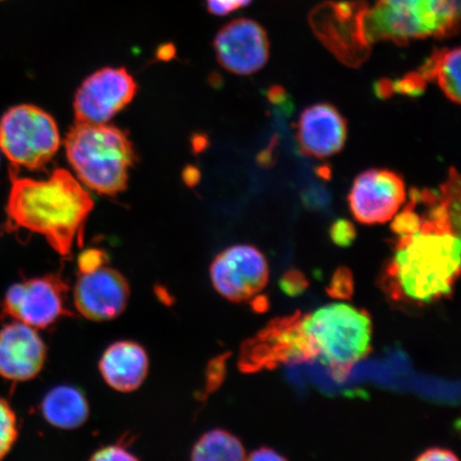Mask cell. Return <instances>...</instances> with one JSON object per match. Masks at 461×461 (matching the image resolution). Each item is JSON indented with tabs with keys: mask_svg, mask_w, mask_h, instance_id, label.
I'll list each match as a JSON object with an SVG mask.
<instances>
[{
	"mask_svg": "<svg viewBox=\"0 0 461 461\" xmlns=\"http://www.w3.org/2000/svg\"><path fill=\"white\" fill-rule=\"evenodd\" d=\"M460 248L457 230L422 218L418 232L397 236L379 285L391 301L418 307L451 297Z\"/></svg>",
	"mask_w": 461,
	"mask_h": 461,
	"instance_id": "cell-1",
	"label": "cell"
},
{
	"mask_svg": "<svg viewBox=\"0 0 461 461\" xmlns=\"http://www.w3.org/2000/svg\"><path fill=\"white\" fill-rule=\"evenodd\" d=\"M95 201L70 172L56 169L49 180L13 176L7 212L16 227L44 236L58 255L71 258L83 245Z\"/></svg>",
	"mask_w": 461,
	"mask_h": 461,
	"instance_id": "cell-2",
	"label": "cell"
},
{
	"mask_svg": "<svg viewBox=\"0 0 461 461\" xmlns=\"http://www.w3.org/2000/svg\"><path fill=\"white\" fill-rule=\"evenodd\" d=\"M302 327L314 362H320L338 382L371 353L373 322L366 310L331 303L302 313Z\"/></svg>",
	"mask_w": 461,
	"mask_h": 461,
	"instance_id": "cell-3",
	"label": "cell"
},
{
	"mask_svg": "<svg viewBox=\"0 0 461 461\" xmlns=\"http://www.w3.org/2000/svg\"><path fill=\"white\" fill-rule=\"evenodd\" d=\"M67 158L84 185L115 195L128 187L136 153L126 132L113 125L78 123L68 132Z\"/></svg>",
	"mask_w": 461,
	"mask_h": 461,
	"instance_id": "cell-4",
	"label": "cell"
},
{
	"mask_svg": "<svg viewBox=\"0 0 461 461\" xmlns=\"http://www.w3.org/2000/svg\"><path fill=\"white\" fill-rule=\"evenodd\" d=\"M363 25L371 44L446 39L459 32L460 0H377L367 5Z\"/></svg>",
	"mask_w": 461,
	"mask_h": 461,
	"instance_id": "cell-5",
	"label": "cell"
},
{
	"mask_svg": "<svg viewBox=\"0 0 461 461\" xmlns=\"http://www.w3.org/2000/svg\"><path fill=\"white\" fill-rule=\"evenodd\" d=\"M59 147L55 120L41 108L15 106L0 120V149L16 166L41 168L55 157Z\"/></svg>",
	"mask_w": 461,
	"mask_h": 461,
	"instance_id": "cell-6",
	"label": "cell"
},
{
	"mask_svg": "<svg viewBox=\"0 0 461 461\" xmlns=\"http://www.w3.org/2000/svg\"><path fill=\"white\" fill-rule=\"evenodd\" d=\"M366 2H327L315 8L310 23L316 36L339 60L358 67L370 54L371 43L366 36Z\"/></svg>",
	"mask_w": 461,
	"mask_h": 461,
	"instance_id": "cell-7",
	"label": "cell"
},
{
	"mask_svg": "<svg viewBox=\"0 0 461 461\" xmlns=\"http://www.w3.org/2000/svg\"><path fill=\"white\" fill-rule=\"evenodd\" d=\"M212 286L232 303H245L267 287L269 268L267 258L258 248L236 245L227 248L211 264Z\"/></svg>",
	"mask_w": 461,
	"mask_h": 461,
	"instance_id": "cell-8",
	"label": "cell"
},
{
	"mask_svg": "<svg viewBox=\"0 0 461 461\" xmlns=\"http://www.w3.org/2000/svg\"><path fill=\"white\" fill-rule=\"evenodd\" d=\"M138 86L124 68H104L80 85L74 99L78 123L104 124L134 100Z\"/></svg>",
	"mask_w": 461,
	"mask_h": 461,
	"instance_id": "cell-9",
	"label": "cell"
},
{
	"mask_svg": "<svg viewBox=\"0 0 461 461\" xmlns=\"http://www.w3.org/2000/svg\"><path fill=\"white\" fill-rule=\"evenodd\" d=\"M68 286L60 276L48 275L10 286L5 293L4 312L34 330H44L68 314Z\"/></svg>",
	"mask_w": 461,
	"mask_h": 461,
	"instance_id": "cell-10",
	"label": "cell"
},
{
	"mask_svg": "<svg viewBox=\"0 0 461 461\" xmlns=\"http://www.w3.org/2000/svg\"><path fill=\"white\" fill-rule=\"evenodd\" d=\"M406 200V185L394 171L371 169L357 176L348 202L351 214L363 224L391 221Z\"/></svg>",
	"mask_w": 461,
	"mask_h": 461,
	"instance_id": "cell-11",
	"label": "cell"
},
{
	"mask_svg": "<svg viewBox=\"0 0 461 461\" xmlns=\"http://www.w3.org/2000/svg\"><path fill=\"white\" fill-rule=\"evenodd\" d=\"M214 49L218 62L227 71L243 77L262 70L269 59L267 32L249 19L224 25L216 34Z\"/></svg>",
	"mask_w": 461,
	"mask_h": 461,
	"instance_id": "cell-12",
	"label": "cell"
},
{
	"mask_svg": "<svg viewBox=\"0 0 461 461\" xmlns=\"http://www.w3.org/2000/svg\"><path fill=\"white\" fill-rule=\"evenodd\" d=\"M130 285L125 276L104 267L80 274L73 291L75 308L85 319L109 321L117 319L128 307Z\"/></svg>",
	"mask_w": 461,
	"mask_h": 461,
	"instance_id": "cell-13",
	"label": "cell"
},
{
	"mask_svg": "<svg viewBox=\"0 0 461 461\" xmlns=\"http://www.w3.org/2000/svg\"><path fill=\"white\" fill-rule=\"evenodd\" d=\"M46 346L34 328L16 321L0 330V376L14 382L37 377L46 360Z\"/></svg>",
	"mask_w": 461,
	"mask_h": 461,
	"instance_id": "cell-14",
	"label": "cell"
},
{
	"mask_svg": "<svg viewBox=\"0 0 461 461\" xmlns=\"http://www.w3.org/2000/svg\"><path fill=\"white\" fill-rule=\"evenodd\" d=\"M348 136V122L331 104H315L305 108L299 118L297 140L308 157L327 158L339 154Z\"/></svg>",
	"mask_w": 461,
	"mask_h": 461,
	"instance_id": "cell-15",
	"label": "cell"
},
{
	"mask_svg": "<svg viewBox=\"0 0 461 461\" xmlns=\"http://www.w3.org/2000/svg\"><path fill=\"white\" fill-rule=\"evenodd\" d=\"M99 367L109 387L122 393H130L140 389L146 380L149 357L140 344L119 341L104 351Z\"/></svg>",
	"mask_w": 461,
	"mask_h": 461,
	"instance_id": "cell-16",
	"label": "cell"
},
{
	"mask_svg": "<svg viewBox=\"0 0 461 461\" xmlns=\"http://www.w3.org/2000/svg\"><path fill=\"white\" fill-rule=\"evenodd\" d=\"M90 407L83 392L72 385H58L45 395L42 414L54 428L79 429L89 418Z\"/></svg>",
	"mask_w": 461,
	"mask_h": 461,
	"instance_id": "cell-17",
	"label": "cell"
},
{
	"mask_svg": "<svg viewBox=\"0 0 461 461\" xmlns=\"http://www.w3.org/2000/svg\"><path fill=\"white\" fill-rule=\"evenodd\" d=\"M419 73L426 82L436 80L449 101L460 103V49L436 50Z\"/></svg>",
	"mask_w": 461,
	"mask_h": 461,
	"instance_id": "cell-18",
	"label": "cell"
},
{
	"mask_svg": "<svg viewBox=\"0 0 461 461\" xmlns=\"http://www.w3.org/2000/svg\"><path fill=\"white\" fill-rule=\"evenodd\" d=\"M246 458V449L239 438L219 429L205 432L192 449L194 461H241Z\"/></svg>",
	"mask_w": 461,
	"mask_h": 461,
	"instance_id": "cell-19",
	"label": "cell"
},
{
	"mask_svg": "<svg viewBox=\"0 0 461 461\" xmlns=\"http://www.w3.org/2000/svg\"><path fill=\"white\" fill-rule=\"evenodd\" d=\"M19 436L16 416L10 403L0 397V459L7 455Z\"/></svg>",
	"mask_w": 461,
	"mask_h": 461,
	"instance_id": "cell-20",
	"label": "cell"
},
{
	"mask_svg": "<svg viewBox=\"0 0 461 461\" xmlns=\"http://www.w3.org/2000/svg\"><path fill=\"white\" fill-rule=\"evenodd\" d=\"M391 229L397 236L413 234L418 232L422 222V218L419 214L416 205L411 200L409 203L403 207L399 215H395Z\"/></svg>",
	"mask_w": 461,
	"mask_h": 461,
	"instance_id": "cell-21",
	"label": "cell"
},
{
	"mask_svg": "<svg viewBox=\"0 0 461 461\" xmlns=\"http://www.w3.org/2000/svg\"><path fill=\"white\" fill-rule=\"evenodd\" d=\"M327 294L334 299H349L354 294V278L350 270L339 267L333 274Z\"/></svg>",
	"mask_w": 461,
	"mask_h": 461,
	"instance_id": "cell-22",
	"label": "cell"
},
{
	"mask_svg": "<svg viewBox=\"0 0 461 461\" xmlns=\"http://www.w3.org/2000/svg\"><path fill=\"white\" fill-rule=\"evenodd\" d=\"M282 291L288 296L295 297L301 295L309 286L308 279L299 270H288L280 280Z\"/></svg>",
	"mask_w": 461,
	"mask_h": 461,
	"instance_id": "cell-23",
	"label": "cell"
},
{
	"mask_svg": "<svg viewBox=\"0 0 461 461\" xmlns=\"http://www.w3.org/2000/svg\"><path fill=\"white\" fill-rule=\"evenodd\" d=\"M426 80L420 77V73H411L400 79L399 82L392 83L393 92L407 95H419L425 89Z\"/></svg>",
	"mask_w": 461,
	"mask_h": 461,
	"instance_id": "cell-24",
	"label": "cell"
},
{
	"mask_svg": "<svg viewBox=\"0 0 461 461\" xmlns=\"http://www.w3.org/2000/svg\"><path fill=\"white\" fill-rule=\"evenodd\" d=\"M354 224L345 219L334 222L330 229V236L334 244L339 247H349L356 239Z\"/></svg>",
	"mask_w": 461,
	"mask_h": 461,
	"instance_id": "cell-25",
	"label": "cell"
},
{
	"mask_svg": "<svg viewBox=\"0 0 461 461\" xmlns=\"http://www.w3.org/2000/svg\"><path fill=\"white\" fill-rule=\"evenodd\" d=\"M206 9L212 15L226 16L247 7L252 0H205Z\"/></svg>",
	"mask_w": 461,
	"mask_h": 461,
	"instance_id": "cell-26",
	"label": "cell"
},
{
	"mask_svg": "<svg viewBox=\"0 0 461 461\" xmlns=\"http://www.w3.org/2000/svg\"><path fill=\"white\" fill-rule=\"evenodd\" d=\"M95 461H113V460H136L135 455H132L128 449L121 446H108L97 449L90 458Z\"/></svg>",
	"mask_w": 461,
	"mask_h": 461,
	"instance_id": "cell-27",
	"label": "cell"
},
{
	"mask_svg": "<svg viewBox=\"0 0 461 461\" xmlns=\"http://www.w3.org/2000/svg\"><path fill=\"white\" fill-rule=\"evenodd\" d=\"M106 263V257L104 252L97 249L86 250L78 258V268L80 274L89 273L104 267Z\"/></svg>",
	"mask_w": 461,
	"mask_h": 461,
	"instance_id": "cell-28",
	"label": "cell"
},
{
	"mask_svg": "<svg viewBox=\"0 0 461 461\" xmlns=\"http://www.w3.org/2000/svg\"><path fill=\"white\" fill-rule=\"evenodd\" d=\"M458 459L459 458L456 456V455L454 454V452L449 451V449L441 447H431L417 457L418 461H457Z\"/></svg>",
	"mask_w": 461,
	"mask_h": 461,
	"instance_id": "cell-29",
	"label": "cell"
},
{
	"mask_svg": "<svg viewBox=\"0 0 461 461\" xmlns=\"http://www.w3.org/2000/svg\"><path fill=\"white\" fill-rule=\"evenodd\" d=\"M246 459L251 461H258V460H279L285 461L287 460L285 457L282 456L278 452H276L275 449L269 447H261L257 449V451H253L249 456Z\"/></svg>",
	"mask_w": 461,
	"mask_h": 461,
	"instance_id": "cell-30",
	"label": "cell"
},
{
	"mask_svg": "<svg viewBox=\"0 0 461 461\" xmlns=\"http://www.w3.org/2000/svg\"><path fill=\"white\" fill-rule=\"evenodd\" d=\"M0 2H2V0H0Z\"/></svg>",
	"mask_w": 461,
	"mask_h": 461,
	"instance_id": "cell-31",
	"label": "cell"
}]
</instances>
